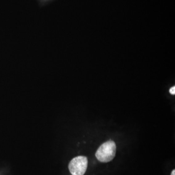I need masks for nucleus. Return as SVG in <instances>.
I'll return each mask as SVG.
<instances>
[{"label":"nucleus","mask_w":175,"mask_h":175,"mask_svg":"<svg viewBox=\"0 0 175 175\" xmlns=\"http://www.w3.org/2000/svg\"><path fill=\"white\" fill-rule=\"evenodd\" d=\"M116 151L115 143L112 140H109L99 147L96 153V157L101 162H108L115 157Z\"/></svg>","instance_id":"1"},{"label":"nucleus","mask_w":175,"mask_h":175,"mask_svg":"<svg viewBox=\"0 0 175 175\" xmlns=\"http://www.w3.org/2000/svg\"><path fill=\"white\" fill-rule=\"evenodd\" d=\"M87 158L78 156L71 160L69 165V169L72 175H84L88 167Z\"/></svg>","instance_id":"2"},{"label":"nucleus","mask_w":175,"mask_h":175,"mask_svg":"<svg viewBox=\"0 0 175 175\" xmlns=\"http://www.w3.org/2000/svg\"><path fill=\"white\" fill-rule=\"evenodd\" d=\"M170 93L171 94V95H175V87H172L169 90Z\"/></svg>","instance_id":"3"},{"label":"nucleus","mask_w":175,"mask_h":175,"mask_svg":"<svg viewBox=\"0 0 175 175\" xmlns=\"http://www.w3.org/2000/svg\"><path fill=\"white\" fill-rule=\"evenodd\" d=\"M171 175H175V170H173L172 172Z\"/></svg>","instance_id":"4"}]
</instances>
